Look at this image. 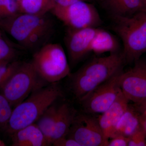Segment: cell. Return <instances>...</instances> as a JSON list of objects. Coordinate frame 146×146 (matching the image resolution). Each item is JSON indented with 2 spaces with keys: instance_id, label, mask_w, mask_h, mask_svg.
<instances>
[{
  "instance_id": "5",
  "label": "cell",
  "mask_w": 146,
  "mask_h": 146,
  "mask_svg": "<svg viewBox=\"0 0 146 146\" xmlns=\"http://www.w3.org/2000/svg\"><path fill=\"white\" fill-rule=\"evenodd\" d=\"M32 63L39 76L46 82L56 83L70 76V68L63 47L48 43L36 50Z\"/></svg>"
},
{
  "instance_id": "7",
  "label": "cell",
  "mask_w": 146,
  "mask_h": 146,
  "mask_svg": "<svg viewBox=\"0 0 146 146\" xmlns=\"http://www.w3.org/2000/svg\"><path fill=\"white\" fill-rule=\"evenodd\" d=\"M50 12L68 28H96L102 23L96 9L89 2L79 1L64 6L55 5Z\"/></svg>"
},
{
  "instance_id": "29",
  "label": "cell",
  "mask_w": 146,
  "mask_h": 146,
  "mask_svg": "<svg viewBox=\"0 0 146 146\" xmlns=\"http://www.w3.org/2000/svg\"><path fill=\"white\" fill-rule=\"evenodd\" d=\"M141 127L146 132V117L141 115Z\"/></svg>"
},
{
  "instance_id": "8",
  "label": "cell",
  "mask_w": 146,
  "mask_h": 146,
  "mask_svg": "<svg viewBox=\"0 0 146 146\" xmlns=\"http://www.w3.org/2000/svg\"><path fill=\"white\" fill-rule=\"evenodd\" d=\"M123 69L98 86L80 102L84 110L89 114H102L117 99L121 91L119 85L120 73Z\"/></svg>"
},
{
  "instance_id": "14",
  "label": "cell",
  "mask_w": 146,
  "mask_h": 146,
  "mask_svg": "<svg viewBox=\"0 0 146 146\" xmlns=\"http://www.w3.org/2000/svg\"><path fill=\"white\" fill-rule=\"evenodd\" d=\"M76 116V112L67 104L58 107L56 120L51 138V143L68 136Z\"/></svg>"
},
{
  "instance_id": "17",
  "label": "cell",
  "mask_w": 146,
  "mask_h": 146,
  "mask_svg": "<svg viewBox=\"0 0 146 146\" xmlns=\"http://www.w3.org/2000/svg\"><path fill=\"white\" fill-rule=\"evenodd\" d=\"M18 4L19 13L37 15L48 13L55 6L54 0H20Z\"/></svg>"
},
{
  "instance_id": "27",
  "label": "cell",
  "mask_w": 146,
  "mask_h": 146,
  "mask_svg": "<svg viewBox=\"0 0 146 146\" xmlns=\"http://www.w3.org/2000/svg\"><path fill=\"white\" fill-rule=\"evenodd\" d=\"M94 0H54L55 5L66 6L69 5L73 3L79 1H84L90 2Z\"/></svg>"
},
{
  "instance_id": "21",
  "label": "cell",
  "mask_w": 146,
  "mask_h": 146,
  "mask_svg": "<svg viewBox=\"0 0 146 146\" xmlns=\"http://www.w3.org/2000/svg\"><path fill=\"white\" fill-rule=\"evenodd\" d=\"M13 109L8 100L0 92V130H5Z\"/></svg>"
},
{
  "instance_id": "31",
  "label": "cell",
  "mask_w": 146,
  "mask_h": 146,
  "mask_svg": "<svg viewBox=\"0 0 146 146\" xmlns=\"http://www.w3.org/2000/svg\"><path fill=\"white\" fill-rule=\"evenodd\" d=\"M143 2L144 3V5L145 6V7H146V0H143Z\"/></svg>"
},
{
  "instance_id": "11",
  "label": "cell",
  "mask_w": 146,
  "mask_h": 146,
  "mask_svg": "<svg viewBox=\"0 0 146 146\" xmlns=\"http://www.w3.org/2000/svg\"><path fill=\"white\" fill-rule=\"evenodd\" d=\"M98 28H68L65 36V44L70 63L74 65L90 52L91 42Z\"/></svg>"
},
{
  "instance_id": "15",
  "label": "cell",
  "mask_w": 146,
  "mask_h": 146,
  "mask_svg": "<svg viewBox=\"0 0 146 146\" xmlns=\"http://www.w3.org/2000/svg\"><path fill=\"white\" fill-rule=\"evenodd\" d=\"M141 127V115L135 106L129 104L117 124L114 137L117 135L129 137Z\"/></svg>"
},
{
  "instance_id": "32",
  "label": "cell",
  "mask_w": 146,
  "mask_h": 146,
  "mask_svg": "<svg viewBox=\"0 0 146 146\" xmlns=\"http://www.w3.org/2000/svg\"><path fill=\"white\" fill-rule=\"evenodd\" d=\"M15 1H16L17 2H19V1H20V0H15Z\"/></svg>"
},
{
  "instance_id": "30",
  "label": "cell",
  "mask_w": 146,
  "mask_h": 146,
  "mask_svg": "<svg viewBox=\"0 0 146 146\" xmlns=\"http://www.w3.org/2000/svg\"><path fill=\"white\" fill-rule=\"evenodd\" d=\"M6 145L5 143L0 138V146H5Z\"/></svg>"
},
{
  "instance_id": "6",
  "label": "cell",
  "mask_w": 146,
  "mask_h": 146,
  "mask_svg": "<svg viewBox=\"0 0 146 146\" xmlns=\"http://www.w3.org/2000/svg\"><path fill=\"white\" fill-rule=\"evenodd\" d=\"M46 82L39 76L31 62L21 63L0 88L1 93L13 108L23 101Z\"/></svg>"
},
{
  "instance_id": "19",
  "label": "cell",
  "mask_w": 146,
  "mask_h": 146,
  "mask_svg": "<svg viewBox=\"0 0 146 146\" xmlns=\"http://www.w3.org/2000/svg\"><path fill=\"white\" fill-rule=\"evenodd\" d=\"M145 7L143 0H119L117 9L113 15L128 16Z\"/></svg>"
},
{
  "instance_id": "10",
  "label": "cell",
  "mask_w": 146,
  "mask_h": 146,
  "mask_svg": "<svg viewBox=\"0 0 146 146\" xmlns=\"http://www.w3.org/2000/svg\"><path fill=\"white\" fill-rule=\"evenodd\" d=\"M134 63L128 70L121 71L119 85L125 98L137 105L146 101V61L140 58Z\"/></svg>"
},
{
  "instance_id": "28",
  "label": "cell",
  "mask_w": 146,
  "mask_h": 146,
  "mask_svg": "<svg viewBox=\"0 0 146 146\" xmlns=\"http://www.w3.org/2000/svg\"><path fill=\"white\" fill-rule=\"evenodd\" d=\"M135 107L141 116L146 117V101L140 104H135Z\"/></svg>"
},
{
  "instance_id": "13",
  "label": "cell",
  "mask_w": 146,
  "mask_h": 146,
  "mask_svg": "<svg viewBox=\"0 0 146 146\" xmlns=\"http://www.w3.org/2000/svg\"><path fill=\"white\" fill-rule=\"evenodd\" d=\"M10 135L11 146L51 145L35 123L21 129Z\"/></svg>"
},
{
  "instance_id": "16",
  "label": "cell",
  "mask_w": 146,
  "mask_h": 146,
  "mask_svg": "<svg viewBox=\"0 0 146 146\" xmlns=\"http://www.w3.org/2000/svg\"><path fill=\"white\" fill-rule=\"evenodd\" d=\"M119 41L113 35L104 30L98 29L90 46V51L97 54L106 52H117Z\"/></svg>"
},
{
  "instance_id": "22",
  "label": "cell",
  "mask_w": 146,
  "mask_h": 146,
  "mask_svg": "<svg viewBox=\"0 0 146 146\" xmlns=\"http://www.w3.org/2000/svg\"><path fill=\"white\" fill-rule=\"evenodd\" d=\"M19 13L18 2L15 0H0V20Z\"/></svg>"
},
{
  "instance_id": "2",
  "label": "cell",
  "mask_w": 146,
  "mask_h": 146,
  "mask_svg": "<svg viewBox=\"0 0 146 146\" xmlns=\"http://www.w3.org/2000/svg\"><path fill=\"white\" fill-rule=\"evenodd\" d=\"M125 63L122 52L91 59L71 76V90L80 102L120 70Z\"/></svg>"
},
{
  "instance_id": "20",
  "label": "cell",
  "mask_w": 146,
  "mask_h": 146,
  "mask_svg": "<svg viewBox=\"0 0 146 146\" xmlns=\"http://www.w3.org/2000/svg\"><path fill=\"white\" fill-rule=\"evenodd\" d=\"M17 55V49L0 31V65L14 61Z\"/></svg>"
},
{
  "instance_id": "9",
  "label": "cell",
  "mask_w": 146,
  "mask_h": 146,
  "mask_svg": "<svg viewBox=\"0 0 146 146\" xmlns=\"http://www.w3.org/2000/svg\"><path fill=\"white\" fill-rule=\"evenodd\" d=\"M80 146H108L98 118L86 114L76 115L68 135Z\"/></svg>"
},
{
  "instance_id": "18",
  "label": "cell",
  "mask_w": 146,
  "mask_h": 146,
  "mask_svg": "<svg viewBox=\"0 0 146 146\" xmlns=\"http://www.w3.org/2000/svg\"><path fill=\"white\" fill-rule=\"evenodd\" d=\"M58 107L52 104L42 113L35 123L51 145L52 136L54 128Z\"/></svg>"
},
{
  "instance_id": "1",
  "label": "cell",
  "mask_w": 146,
  "mask_h": 146,
  "mask_svg": "<svg viewBox=\"0 0 146 146\" xmlns=\"http://www.w3.org/2000/svg\"><path fill=\"white\" fill-rule=\"evenodd\" d=\"M0 29L12 36L22 48L36 51L48 44L55 30L48 13L42 15L17 13L0 20Z\"/></svg>"
},
{
  "instance_id": "26",
  "label": "cell",
  "mask_w": 146,
  "mask_h": 146,
  "mask_svg": "<svg viewBox=\"0 0 146 146\" xmlns=\"http://www.w3.org/2000/svg\"><path fill=\"white\" fill-rule=\"evenodd\" d=\"M52 145L54 146H80L75 140L68 136L54 141Z\"/></svg>"
},
{
  "instance_id": "25",
  "label": "cell",
  "mask_w": 146,
  "mask_h": 146,
  "mask_svg": "<svg viewBox=\"0 0 146 146\" xmlns=\"http://www.w3.org/2000/svg\"><path fill=\"white\" fill-rule=\"evenodd\" d=\"M108 146H127L129 137L121 135H116L110 138Z\"/></svg>"
},
{
  "instance_id": "12",
  "label": "cell",
  "mask_w": 146,
  "mask_h": 146,
  "mask_svg": "<svg viewBox=\"0 0 146 146\" xmlns=\"http://www.w3.org/2000/svg\"><path fill=\"white\" fill-rule=\"evenodd\" d=\"M129 102L121 92L114 103L98 118L103 132L108 140L114 137L117 124L127 109Z\"/></svg>"
},
{
  "instance_id": "23",
  "label": "cell",
  "mask_w": 146,
  "mask_h": 146,
  "mask_svg": "<svg viewBox=\"0 0 146 146\" xmlns=\"http://www.w3.org/2000/svg\"><path fill=\"white\" fill-rule=\"evenodd\" d=\"M21 63L20 61L14 60L0 65V88L16 71Z\"/></svg>"
},
{
  "instance_id": "4",
  "label": "cell",
  "mask_w": 146,
  "mask_h": 146,
  "mask_svg": "<svg viewBox=\"0 0 146 146\" xmlns=\"http://www.w3.org/2000/svg\"><path fill=\"white\" fill-rule=\"evenodd\" d=\"M114 31L122 41L125 63H134L146 52V8L128 16L113 15Z\"/></svg>"
},
{
  "instance_id": "24",
  "label": "cell",
  "mask_w": 146,
  "mask_h": 146,
  "mask_svg": "<svg viewBox=\"0 0 146 146\" xmlns=\"http://www.w3.org/2000/svg\"><path fill=\"white\" fill-rule=\"evenodd\" d=\"M128 146H146V132L142 127L129 137Z\"/></svg>"
},
{
  "instance_id": "3",
  "label": "cell",
  "mask_w": 146,
  "mask_h": 146,
  "mask_svg": "<svg viewBox=\"0 0 146 146\" xmlns=\"http://www.w3.org/2000/svg\"><path fill=\"white\" fill-rule=\"evenodd\" d=\"M56 83H51L35 90L13 108L5 130L11 135L16 131L35 123L48 108L62 96Z\"/></svg>"
}]
</instances>
